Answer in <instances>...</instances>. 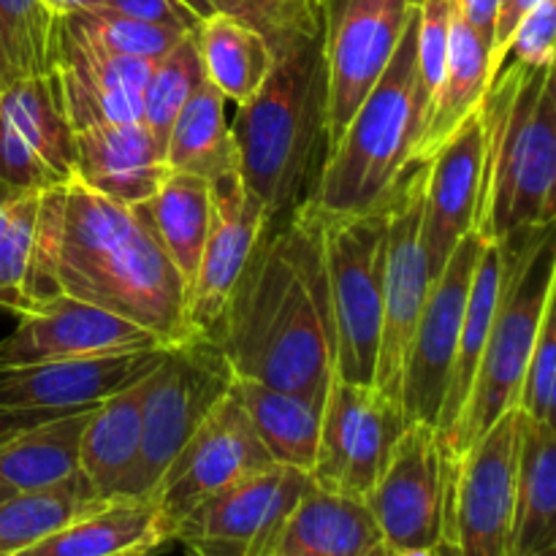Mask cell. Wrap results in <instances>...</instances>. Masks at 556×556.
I'll use <instances>...</instances> for the list:
<instances>
[{"label": "cell", "mask_w": 556, "mask_h": 556, "mask_svg": "<svg viewBox=\"0 0 556 556\" xmlns=\"http://www.w3.org/2000/svg\"><path fill=\"white\" fill-rule=\"evenodd\" d=\"M212 340L231 378L326 400L334 378V318L320 212L266 217Z\"/></svg>", "instance_id": "obj_1"}, {"label": "cell", "mask_w": 556, "mask_h": 556, "mask_svg": "<svg viewBox=\"0 0 556 556\" xmlns=\"http://www.w3.org/2000/svg\"><path fill=\"white\" fill-rule=\"evenodd\" d=\"M22 293L25 309L52 296L101 307L144 326L163 348L193 337L185 315L182 277L134 206L92 193L79 182L38 193Z\"/></svg>", "instance_id": "obj_2"}, {"label": "cell", "mask_w": 556, "mask_h": 556, "mask_svg": "<svg viewBox=\"0 0 556 556\" xmlns=\"http://www.w3.org/2000/svg\"><path fill=\"white\" fill-rule=\"evenodd\" d=\"M483 174L476 231L486 242L554 226L556 96L554 65H503L481 109Z\"/></svg>", "instance_id": "obj_3"}, {"label": "cell", "mask_w": 556, "mask_h": 556, "mask_svg": "<svg viewBox=\"0 0 556 556\" xmlns=\"http://www.w3.org/2000/svg\"><path fill=\"white\" fill-rule=\"evenodd\" d=\"M244 188L269 215L307 204L326 157V68L320 36L275 52L264 85L231 123Z\"/></svg>", "instance_id": "obj_4"}, {"label": "cell", "mask_w": 556, "mask_h": 556, "mask_svg": "<svg viewBox=\"0 0 556 556\" xmlns=\"http://www.w3.org/2000/svg\"><path fill=\"white\" fill-rule=\"evenodd\" d=\"M421 119L413 14L391 63L326 152L309 204L324 215L383 210L413 163Z\"/></svg>", "instance_id": "obj_5"}, {"label": "cell", "mask_w": 556, "mask_h": 556, "mask_svg": "<svg viewBox=\"0 0 556 556\" xmlns=\"http://www.w3.org/2000/svg\"><path fill=\"white\" fill-rule=\"evenodd\" d=\"M500 244V293L489 326L486 345L478 362L476 380L451 443V456L459 459L492 424L519 402L521 378L535 348L543 315L556 293L554 226L519 233Z\"/></svg>", "instance_id": "obj_6"}, {"label": "cell", "mask_w": 556, "mask_h": 556, "mask_svg": "<svg viewBox=\"0 0 556 556\" xmlns=\"http://www.w3.org/2000/svg\"><path fill=\"white\" fill-rule=\"evenodd\" d=\"M389 212L324 215L326 277L334 318V375L372 386L383 329V271Z\"/></svg>", "instance_id": "obj_7"}, {"label": "cell", "mask_w": 556, "mask_h": 556, "mask_svg": "<svg viewBox=\"0 0 556 556\" xmlns=\"http://www.w3.org/2000/svg\"><path fill=\"white\" fill-rule=\"evenodd\" d=\"M228 380L226 358L210 337L193 334L163 351L147 386L139 454L117 497L150 500L174 456L228 391Z\"/></svg>", "instance_id": "obj_8"}, {"label": "cell", "mask_w": 556, "mask_h": 556, "mask_svg": "<svg viewBox=\"0 0 556 556\" xmlns=\"http://www.w3.org/2000/svg\"><path fill=\"white\" fill-rule=\"evenodd\" d=\"M456 456L429 424H407L364 497L389 552H418L448 541Z\"/></svg>", "instance_id": "obj_9"}, {"label": "cell", "mask_w": 556, "mask_h": 556, "mask_svg": "<svg viewBox=\"0 0 556 556\" xmlns=\"http://www.w3.org/2000/svg\"><path fill=\"white\" fill-rule=\"evenodd\" d=\"M421 0H315L326 68V152L394 58Z\"/></svg>", "instance_id": "obj_10"}, {"label": "cell", "mask_w": 556, "mask_h": 556, "mask_svg": "<svg viewBox=\"0 0 556 556\" xmlns=\"http://www.w3.org/2000/svg\"><path fill=\"white\" fill-rule=\"evenodd\" d=\"M313 486L309 472L269 465L195 505L172 532L199 556H275L288 516Z\"/></svg>", "instance_id": "obj_11"}, {"label": "cell", "mask_w": 556, "mask_h": 556, "mask_svg": "<svg viewBox=\"0 0 556 556\" xmlns=\"http://www.w3.org/2000/svg\"><path fill=\"white\" fill-rule=\"evenodd\" d=\"M429 161H413L405 177L386 201L389 231H386L383 271V329H380L378 364L372 386L380 394L400 402L407 348L418 324L424 302L432 288L427 253L421 244L424 185Z\"/></svg>", "instance_id": "obj_12"}, {"label": "cell", "mask_w": 556, "mask_h": 556, "mask_svg": "<svg viewBox=\"0 0 556 556\" xmlns=\"http://www.w3.org/2000/svg\"><path fill=\"white\" fill-rule=\"evenodd\" d=\"M407 424L400 402L375 386L348 383L334 375L324 400L309 478L326 492L364 500Z\"/></svg>", "instance_id": "obj_13"}, {"label": "cell", "mask_w": 556, "mask_h": 556, "mask_svg": "<svg viewBox=\"0 0 556 556\" xmlns=\"http://www.w3.org/2000/svg\"><path fill=\"white\" fill-rule=\"evenodd\" d=\"M521 413L508 410L456 462L448 543L456 556H510Z\"/></svg>", "instance_id": "obj_14"}, {"label": "cell", "mask_w": 556, "mask_h": 556, "mask_svg": "<svg viewBox=\"0 0 556 556\" xmlns=\"http://www.w3.org/2000/svg\"><path fill=\"white\" fill-rule=\"evenodd\" d=\"M275 465L255 434L248 413L231 391L215 402L188 443L157 481L150 500L161 514L168 541L172 532L195 505L231 486L239 478Z\"/></svg>", "instance_id": "obj_15"}, {"label": "cell", "mask_w": 556, "mask_h": 556, "mask_svg": "<svg viewBox=\"0 0 556 556\" xmlns=\"http://www.w3.org/2000/svg\"><path fill=\"white\" fill-rule=\"evenodd\" d=\"M483 242L486 239L472 228L456 244L443 271L434 277L432 288H429V296L418 315L416 329H413L410 348H407L400 389V405L410 424H429L438 429L456 345H459L462 318H465L467 296H470L472 275H476Z\"/></svg>", "instance_id": "obj_16"}, {"label": "cell", "mask_w": 556, "mask_h": 556, "mask_svg": "<svg viewBox=\"0 0 556 556\" xmlns=\"http://www.w3.org/2000/svg\"><path fill=\"white\" fill-rule=\"evenodd\" d=\"M0 182L22 193L74 182V128L52 74L0 90Z\"/></svg>", "instance_id": "obj_17"}, {"label": "cell", "mask_w": 556, "mask_h": 556, "mask_svg": "<svg viewBox=\"0 0 556 556\" xmlns=\"http://www.w3.org/2000/svg\"><path fill=\"white\" fill-rule=\"evenodd\" d=\"M152 60L109 52L58 16L49 74L58 81L74 130L141 119V98Z\"/></svg>", "instance_id": "obj_18"}, {"label": "cell", "mask_w": 556, "mask_h": 556, "mask_svg": "<svg viewBox=\"0 0 556 556\" xmlns=\"http://www.w3.org/2000/svg\"><path fill=\"white\" fill-rule=\"evenodd\" d=\"M210 228L193 286L185 296V315L193 334L212 340L269 212L244 188L239 168L210 179Z\"/></svg>", "instance_id": "obj_19"}, {"label": "cell", "mask_w": 556, "mask_h": 556, "mask_svg": "<svg viewBox=\"0 0 556 556\" xmlns=\"http://www.w3.org/2000/svg\"><path fill=\"white\" fill-rule=\"evenodd\" d=\"M16 318V329L0 340L3 367L163 348L144 326L68 296L43 299Z\"/></svg>", "instance_id": "obj_20"}, {"label": "cell", "mask_w": 556, "mask_h": 556, "mask_svg": "<svg viewBox=\"0 0 556 556\" xmlns=\"http://www.w3.org/2000/svg\"><path fill=\"white\" fill-rule=\"evenodd\" d=\"M166 348L103 353L47 364H0V410H76L125 389L161 362Z\"/></svg>", "instance_id": "obj_21"}, {"label": "cell", "mask_w": 556, "mask_h": 556, "mask_svg": "<svg viewBox=\"0 0 556 556\" xmlns=\"http://www.w3.org/2000/svg\"><path fill=\"white\" fill-rule=\"evenodd\" d=\"M481 174L483 123L481 114L476 112L429 157L427 185H424L421 244L432 280L443 271L456 244L476 228Z\"/></svg>", "instance_id": "obj_22"}, {"label": "cell", "mask_w": 556, "mask_h": 556, "mask_svg": "<svg viewBox=\"0 0 556 556\" xmlns=\"http://www.w3.org/2000/svg\"><path fill=\"white\" fill-rule=\"evenodd\" d=\"M166 152L141 119L74 130V182L125 206L150 199L168 177Z\"/></svg>", "instance_id": "obj_23"}, {"label": "cell", "mask_w": 556, "mask_h": 556, "mask_svg": "<svg viewBox=\"0 0 556 556\" xmlns=\"http://www.w3.org/2000/svg\"><path fill=\"white\" fill-rule=\"evenodd\" d=\"M275 556H386L367 503L309 486L288 516Z\"/></svg>", "instance_id": "obj_24"}, {"label": "cell", "mask_w": 556, "mask_h": 556, "mask_svg": "<svg viewBox=\"0 0 556 556\" xmlns=\"http://www.w3.org/2000/svg\"><path fill=\"white\" fill-rule=\"evenodd\" d=\"M163 543L168 535L152 500L112 497L11 556H112L136 546L161 548Z\"/></svg>", "instance_id": "obj_25"}, {"label": "cell", "mask_w": 556, "mask_h": 556, "mask_svg": "<svg viewBox=\"0 0 556 556\" xmlns=\"http://www.w3.org/2000/svg\"><path fill=\"white\" fill-rule=\"evenodd\" d=\"M150 372L98 402L87 416L81 432L79 472L101 500L117 497L119 483L139 454L141 413H144Z\"/></svg>", "instance_id": "obj_26"}, {"label": "cell", "mask_w": 556, "mask_h": 556, "mask_svg": "<svg viewBox=\"0 0 556 556\" xmlns=\"http://www.w3.org/2000/svg\"><path fill=\"white\" fill-rule=\"evenodd\" d=\"M228 391L244 407L255 434L275 465L296 467L304 472L313 470L324 400L248 378H231Z\"/></svg>", "instance_id": "obj_27"}, {"label": "cell", "mask_w": 556, "mask_h": 556, "mask_svg": "<svg viewBox=\"0 0 556 556\" xmlns=\"http://www.w3.org/2000/svg\"><path fill=\"white\" fill-rule=\"evenodd\" d=\"M556 546V429L521 416L510 556Z\"/></svg>", "instance_id": "obj_28"}, {"label": "cell", "mask_w": 556, "mask_h": 556, "mask_svg": "<svg viewBox=\"0 0 556 556\" xmlns=\"http://www.w3.org/2000/svg\"><path fill=\"white\" fill-rule=\"evenodd\" d=\"M210 179L182 172H172L150 199L134 204L139 220L182 277L185 296L199 269L201 248L210 228Z\"/></svg>", "instance_id": "obj_29"}, {"label": "cell", "mask_w": 556, "mask_h": 556, "mask_svg": "<svg viewBox=\"0 0 556 556\" xmlns=\"http://www.w3.org/2000/svg\"><path fill=\"white\" fill-rule=\"evenodd\" d=\"M489 87V49L481 38L454 14L451 49L445 76L438 87L432 106L424 117L413 161H429L443 141L481 109Z\"/></svg>", "instance_id": "obj_30"}, {"label": "cell", "mask_w": 556, "mask_h": 556, "mask_svg": "<svg viewBox=\"0 0 556 556\" xmlns=\"http://www.w3.org/2000/svg\"><path fill=\"white\" fill-rule=\"evenodd\" d=\"M92 407L65 410L0 443V481L14 492H33L76 476L81 432Z\"/></svg>", "instance_id": "obj_31"}, {"label": "cell", "mask_w": 556, "mask_h": 556, "mask_svg": "<svg viewBox=\"0 0 556 556\" xmlns=\"http://www.w3.org/2000/svg\"><path fill=\"white\" fill-rule=\"evenodd\" d=\"M193 38L206 81L237 106L248 103L258 92L275 65V52L264 33L237 16H206L193 30Z\"/></svg>", "instance_id": "obj_32"}, {"label": "cell", "mask_w": 556, "mask_h": 556, "mask_svg": "<svg viewBox=\"0 0 556 556\" xmlns=\"http://www.w3.org/2000/svg\"><path fill=\"white\" fill-rule=\"evenodd\" d=\"M500 293V244L483 242L481 255H478L476 275H472L470 296H467L465 318H462L459 345H456L454 367H451L448 391H445L443 410L438 421L440 443L448 448L454 443V434L459 429L462 413H465L467 396H470L472 380H476L478 362H481L483 345H486L489 326H492L494 307H497Z\"/></svg>", "instance_id": "obj_33"}, {"label": "cell", "mask_w": 556, "mask_h": 556, "mask_svg": "<svg viewBox=\"0 0 556 556\" xmlns=\"http://www.w3.org/2000/svg\"><path fill=\"white\" fill-rule=\"evenodd\" d=\"M226 103L220 90L206 79L195 87L168 130V172L215 179L237 168V147H233Z\"/></svg>", "instance_id": "obj_34"}, {"label": "cell", "mask_w": 556, "mask_h": 556, "mask_svg": "<svg viewBox=\"0 0 556 556\" xmlns=\"http://www.w3.org/2000/svg\"><path fill=\"white\" fill-rule=\"evenodd\" d=\"M101 503L81 472L47 489L14 492L0 503V556H11Z\"/></svg>", "instance_id": "obj_35"}, {"label": "cell", "mask_w": 556, "mask_h": 556, "mask_svg": "<svg viewBox=\"0 0 556 556\" xmlns=\"http://www.w3.org/2000/svg\"><path fill=\"white\" fill-rule=\"evenodd\" d=\"M54 27L43 0H0V90L49 74Z\"/></svg>", "instance_id": "obj_36"}, {"label": "cell", "mask_w": 556, "mask_h": 556, "mask_svg": "<svg viewBox=\"0 0 556 556\" xmlns=\"http://www.w3.org/2000/svg\"><path fill=\"white\" fill-rule=\"evenodd\" d=\"M199 49H195L193 33L179 38L161 60L152 63L150 79H147L144 98H141V123L150 130L152 139L166 152L168 130L177 119L179 109L185 106L195 87L204 81Z\"/></svg>", "instance_id": "obj_37"}, {"label": "cell", "mask_w": 556, "mask_h": 556, "mask_svg": "<svg viewBox=\"0 0 556 556\" xmlns=\"http://www.w3.org/2000/svg\"><path fill=\"white\" fill-rule=\"evenodd\" d=\"M65 22L76 27L79 33H85L90 41L101 43L109 52L128 54V58H141V60H161L174 43L179 41L188 33L168 30V27L147 25V22L130 20V16L117 14V11H109L103 5L87 11H74V14H60Z\"/></svg>", "instance_id": "obj_38"}, {"label": "cell", "mask_w": 556, "mask_h": 556, "mask_svg": "<svg viewBox=\"0 0 556 556\" xmlns=\"http://www.w3.org/2000/svg\"><path fill=\"white\" fill-rule=\"evenodd\" d=\"M38 193H20L0 228V313L25 309V275L36 233Z\"/></svg>", "instance_id": "obj_39"}, {"label": "cell", "mask_w": 556, "mask_h": 556, "mask_svg": "<svg viewBox=\"0 0 556 556\" xmlns=\"http://www.w3.org/2000/svg\"><path fill=\"white\" fill-rule=\"evenodd\" d=\"M454 3L451 0H421L416 9V85L424 117L432 106L445 76L451 49ZM424 125V119H421Z\"/></svg>", "instance_id": "obj_40"}, {"label": "cell", "mask_w": 556, "mask_h": 556, "mask_svg": "<svg viewBox=\"0 0 556 556\" xmlns=\"http://www.w3.org/2000/svg\"><path fill=\"white\" fill-rule=\"evenodd\" d=\"M556 407V315L554 304L543 315L541 331L535 337V348L527 362L521 378L519 402L516 410L538 424H554Z\"/></svg>", "instance_id": "obj_41"}, {"label": "cell", "mask_w": 556, "mask_h": 556, "mask_svg": "<svg viewBox=\"0 0 556 556\" xmlns=\"http://www.w3.org/2000/svg\"><path fill=\"white\" fill-rule=\"evenodd\" d=\"M554 36H556V0H543L532 14L525 16L516 33L510 36L503 65H525V68H543L554 65Z\"/></svg>", "instance_id": "obj_42"}, {"label": "cell", "mask_w": 556, "mask_h": 556, "mask_svg": "<svg viewBox=\"0 0 556 556\" xmlns=\"http://www.w3.org/2000/svg\"><path fill=\"white\" fill-rule=\"evenodd\" d=\"M261 33L271 52L302 38L320 36L318 5L315 0H261Z\"/></svg>", "instance_id": "obj_43"}, {"label": "cell", "mask_w": 556, "mask_h": 556, "mask_svg": "<svg viewBox=\"0 0 556 556\" xmlns=\"http://www.w3.org/2000/svg\"><path fill=\"white\" fill-rule=\"evenodd\" d=\"M103 9L177 33H193L201 22L182 0H103Z\"/></svg>", "instance_id": "obj_44"}, {"label": "cell", "mask_w": 556, "mask_h": 556, "mask_svg": "<svg viewBox=\"0 0 556 556\" xmlns=\"http://www.w3.org/2000/svg\"><path fill=\"white\" fill-rule=\"evenodd\" d=\"M543 0H500L497 5V20H494V36H492V52H489V85L497 76L500 63L505 58V49H508L510 36L516 33V27L525 22L527 14L541 5Z\"/></svg>", "instance_id": "obj_45"}, {"label": "cell", "mask_w": 556, "mask_h": 556, "mask_svg": "<svg viewBox=\"0 0 556 556\" xmlns=\"http://www.w3.org/2000/svg\"><path fill=\"white\" fill-rule=\"evenodd\" d=\"M454 3V14L476 33L483 41V47L492 52V36H494V20H497L500 0H451Z\"/></svg>", "instance_id": "obj_46"}, {"label": "cell", "mask_w": 556, "mask_h": 556, "mask_svg": "<svg viewBox=\"0 0 556 556\" xmlns=\"http://www.w3.org/2000/svg\"><path fill=\"white\" fill-rule=\"evenodd\" d=\"M65 410H0V443Z\"/></svg>", "instance_id": "obj_47"}, {"label": "cell", "mask_w": 556, "mask_h": 556, "mask_svg": "<svg viewBox=\"0 0 556 556\" xmlns=\"http://www.w3.org/2000/svg\"><path fill=\"white\" fill-rule=\"evenodd\" d=\"M215 14L237 16L261 33V0H210Z\"/></svg>", "instance_id": "obj_48"}, {"label": "cell", "mask_w": 556, "mask_h": 556, "mask_svg": "<svg viewBox=\"0 0 556 556\" xmlns=\"http://www.w3.org/2000/svg\"><path fill=\"white\" fill-rule=\"evenodd\" d=\"M52 14H74V11H87V9H98L103 5V0H43Z\"/></svg>", "instance_id": "obj_49"}, {"label": "cell", "mask_w": 556, "mask_h": 556, "mask_svg": "<svg viewBox=\"0 0 556 556\" xmlns=\"http://www.w3.org/2000/svg\"><path fill=\"white\" fill-rule=\"evenodd\" d=\"M386 556H456V552L448 541H443L432 548H418V552H389L386 548Z\"/></svg>", "instance_id": "obj_50"}, {"label": "cell", "mask_w": 556, "mask_h": 556, "mask_svg": "<svg viewBox=\"0 0 556 556\" xmlns=\"http://www.w3.org/2000/svg\"><path fill=\"white\" fill-rule=\"evenodd\" d=\"M20 193H22V190H14V188H9V185L0 182V228H3L5 217H9L11 204H14L16 195H20Z\"/></svg>", "instance_id": "obj_51"}, {"label": "cell", "mask_w": 556, "mask_h": 556, "mask_svg": "<svg viewBox=\"0 0 556 556\" xmlns=\"http://www.w3.org/2000/svg\"><path fill=\"white\" fill-rule=\"evenodd\" d=\"M182 3L188 5V9L193 11L199 20H206V16L215 14V11H212V5H210V0H182Z\"/></svg>", "instance_id": "obj_52"}, {"label": "cell", "mask_w": 556, "mask_h": 556, "mask_svg": "<svg viewBox=\"0 0 556 556\" xmlns=\"http://www.w3.org/2000/svg\"><path fill=\"white\" fill-rule=\"evenodd\" d=\"M152 552H155V546H136V548H128V552H119L112 556H150Z\"/></svg>", "instance_id": "obj_53"}, {"label": "cell", "mask_w": 556, "mask_h": 556, "mask_svg": "<svg viewBox=\"0 0 556 556\" xmlns=\"http://www.w3.org/2000/svg\"><path fill=\"white\" fill-rule=\"evenodd\" d=\"M11 494H14V489H9L3 481H0V503H3L5 497H11Z\"/></svg>", "instance_id": "obj_54"}, {"label": "cell", "mask_w": 556, "mask_h": 556, "mask_svg": "<svg viewBox=\"0 0 556 556\" xmlns=\"http://www.w3.org/2000/svg\"><path fill=\"white\" fill-rule=\"evenodd\" d=\"M530 556H556V546H554V548H543V552L530 554Z\"/></svg>", "instance_id": "obj_55"}, {"label": "cell", "mask_w": 556, "mask_h": 556, "mask_svg": "<svg viewBox=\"0 0 556 556\" xmlns=\"http://www.w3.org/2000/svg\"><path fill=\"white\" fill-rule=\"evenodd\" d=\"M195 556H199V554H195Z\"/></svg>", "instance_id": "obj_56"}]
</instances>
